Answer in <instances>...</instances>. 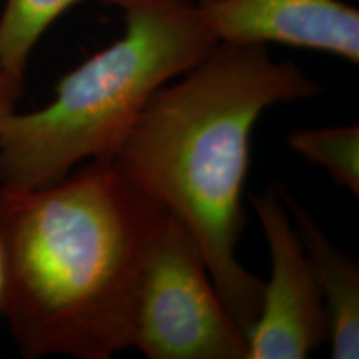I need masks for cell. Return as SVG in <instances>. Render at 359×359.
Listing matches in <instances>:
<instances>
[{
    "instance_id": "cell-1",
    "label": "cell",
    "mask_w": 359,
    "mask_h": 359,
    "mask_svg": "<svg viewBox=\"0 0 359 359\" xmlns=\"http://www.w3.org/2000/svg\"><path fill=\"white\" fill-rule=\"evenodd\" d=\"M167 213L114 158L35 190L0 187V309L22 354L132 346L143 259Z\"/></svg>"
},
{
    "instance_id": "cell-2",
    "label": "cell",
    "mask_w": 359,
    "mask_h": 359,
    "mask_svg": "<svg viewBox=\"0 0 359 359\" xmlns=\"http://www.w3.org/2000/svg\"><path fill=\"white\" fill-rule=\"evenodd\" d=\"M320 90L293 62L273 60L266 45L218 42L178 83L154 93L114 156L125 177L193 236L246 336L264 290L236 257L251 132L268 107Z\"/></svg>"
},
{
    "instance_id": "cell-3",
    "label": "cell",
    "mask_w": 359,
    "mask_h": 359,
    "mask_svg": "<svg viewBox=\"0 0 359 359\" xmlns=\"http://www.w3.org/2000/svg\"><path fill=\"white\" fill-rule=\"evenodd\" d=\"M122 39L57 85L50 105L0 122V187L35 190L114 158L147 103L217 47L196 0H123Z\"/></svg>"
},
{
    "instance_id": "cell-4",
    "label": "cell",
    "mask_w": 359,
    "mask_h": 359,
    "mask_svg": "<svg viewBox=\"0 0 359 359\" xmlns=\"http://www.w3.org/2000/svg\"><path fill=\"white\" fill-rule=\"evenodd\" d=\"M132 346L150 359H248V336L219 298L196 241L170 213L143 259Z\"/></svg>"
},
{
    "instance_id": "cell-5",
    "label": "cell",
    "mask_w": 359,
    "mask_h": 359,
    "mask_svg": "<svg viewBox=\"0 0 359 359\" xmlns=\"http://www.w3.org/2000/svg\"><path fill=\"white\" fill-rule=\"evenodd\" d=\"M251 205L266 238L271 275L248 334V359H303L330 334L325 302L276 185L251 196Z\"/></svg>"
},
{
    "instance_id": "cell-6",
    "label": "cell",
    "mask_w": 359,
    "mask_h": 359,
    "mask_svg": "<svg viewBox=\"0 0 359 359\" xmlns=\"http://www.w3.org/2000/svg\"><path fill=\"white\" fill-rule=\"evenodd\" d=\"M217 42L281 43L359 62V11L341 0H196Z\"/></svg>"
},
{
    "instance_id": "cell-7",
    "label": "cell",
    "mask_w": 359,
    "mask_h": 359,
    "mask_svg": "<svg viewBox=\"0 0 359 359\" xmlns=\"http://www.w3.org/2000/svg\"><path fill=\"white\" fill-rule=\"evenodd\" d=\"M283 203L306 251L330 321L331 356L359 358V268L353 258L330 241L306 210L276 185Z\"/></svg>"
},
{
    "instance_id": "cell-8",
    "label": "cell",
    "mask_w": 359,
    "mask_h": 359,
    "mask_svg": "<svg viewBox=\"0 0 359 359\" xmlns=\"http://www.w3.org/2000/svg\"><path fill=\"white\" fill-rule=\"evenodd\" d=\"M82 0H7L0 15V69L24 79L30 53L45 30ZM118 7L123 0H102Z\"/></svg>"
},
{
    "instance_id": "cell-9",
    "label": "cell",
    "mask_w": 359,
    "mask_h": 359,
    "mask_svg": "<svg viewBox=\"0 0 359 359\" xmlns=\"http://www.w3.org/2000/svg\"><path fill=\"white\" fill-rule=\"evenodd\" d=\"M290 147L311 163L325 168L341 187L359 195V127L294 130Z\"/></svg>"
},
{
    "instance_id": "cell-10",
    "label": "cell",
    "mask_w": 359,
    "mask_h": 359,
    "mask_svg": "<svg viewBox=\"0 0 359 359\" xmlns=\"http://www.w3.org/2000/svg\"><path fill=\"white\" fill-rule=\"evenodd\" d=\"M22 95V79L0 69V122L13 111L17 98Z\"/></svg>"
},
{
    "instance_id": "cell-11",
    "label": "cell",
    "mask_w": 359,
    "mask_h": 359,
    "mask_svg": "<svg viewBox=\"0 0 359 359\" xmlns=\"http://www.w3.org/2000/svg\"><path fill=\"white\" fill-rule=\"evenodd\" d=\"M0 283H2V276H0Z\"/></svg>"
}]
</instances>
